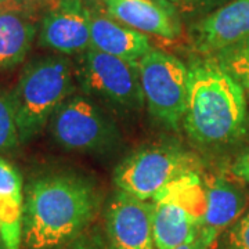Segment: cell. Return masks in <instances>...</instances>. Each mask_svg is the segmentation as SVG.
<instances>
[{
    "label": "cell",
    "instance_id": "cell-1",
    "mask_svg": "<svg viewBox=\"0 0 249 249\" xmlns=\"http://www.w3.org/2000/svg\"><path fill=\"white\" fill-rule=\"evenodd\" d=\"M103 204L100 187L78 172H53L27 187L22 248L62 249L88 231Z\"/></svg>",
    "mask_w": 249,
    "mask_h": 249
},
{
    "label": "cell",
    "instance_id": "cell-2",
    "mask_svg": "<svg viewBox=\"0 0 249 249\" xmlns=\"http://www.w3.org/2000/svg\"><path fill=\"white\" fill-rule=\"evenodd\" d=\"M188 93L181 127L202 148H224L249 130L247 90L214 60L196 55L187 64Z\"/></svg>",
    "mask_w": 249,
    "mask_h": 249
},
{
    "label": "cell",
    "instance_id": "cell-3",
    "mask_svg": "<svg viewBox=\"0 0 249 249\" xmlns=\"http://www.w3.org/2000/svg\"><path fill=\"white\" fill-rule=\"evenodd\" d=\"M75 89V65L67 55L52 54L28 62L10 91L21 144L43 132Z\"/></svg>",
    "mask_w": 249,
    "mask_h": 249
},
{
    "label": "cell",
    "instance_id": "cell-4",
    "mask_svg": "<svg viewBox=\"0 0 249 249\" xmlns=\"http://www.w3.org/2000/svg\"><path fill=\"white\" fill-rule=\"evenodd\" d=\"M199 170V160L178 144L152 142L134 150L114 172L116 188L142 201H151L170 183Z\"/></svg>",
    "mask_w": 249,
    "mask_h": 249
},
{
    "label": "cell",
    "instance_id": "cell-5",
    "mask_svg": "<svg viewBox=\"0 0 249 249\" xmlns=\"http://www.w3.org/2000/svg\"><path fill=\"white\" fill-rule=\"evenodd\" d=\"M73 65L76 82L86 96L122 114H137L145 107L139 64L90 47L78 55Z\"/></svg>",
    "mask_w": 249,
    "mask_h": 249
},
{
    "label": "cell",
    "instance_id": "cell-6",
    "mask_svg": "<svg viewBox=\"0 0 249 249\" xmlns=\"http://www.w3.org/2000/svg\"><path fill=\"white\" fill-rule=\"evenodd\" d=\"M157 249H176L198 231L205 213V178L199 170L184 175L151 199Z\"/></svg>",
    "mask_w": 249,
    "mask_h": 249
},
{
    "label": "cell",
    "instance_id": "cell-7",
    "mask_svg": "<svg viewBox=\"0 0 249 249\" xmlns=\"http://www.w3.org/2000/svg\"><path fill=\"white\" fill-rule=\"evenodd\" d=\"M49 132L64 150L83 154H108L122 145L119 127L97 103L72 94L49 122Z\"/></svg>",
    "mask_w": 249,
    "mask_h": 249
},
{
    "label": "cell",
    "instance_id": "cell-8",
    "mask_svg": "<svg viewBox=\"0 0 249 249\" xmlns=\"http://www.w3.org/2000/svg\"><path fill=\"white\" fill-rule=\"evenodd\" d=\"M144 103L155 122L180 130L186 114L188 67L178 57L152 47L139 61Z\"/></svg>",
    "mask_w": 249,
    "mask_h": 249
},
{
    "label": "cell",
    "instance_id": "cell-9",
    "mask_svg": "<svg viewBox=\"0 0 249 249\" xmlns=\"http://www.w3.org/2000/svg\"><path fill=\"white\" fill-rule=\"evenodd\" d=\"M104 232L114 249H157L152 202L116 188L104 211Z\"/></svg>",
    "mask_w": 249,
    "mask_h": 249
},
{
    "label": "cell",
    "instance_id": "cell-10",
    "mask_svg": "<svg viewBox=\"0 0 249 249\" xmlns=\"http://www.w3.org/2000/svg\"><path fill=\"white\" fill-rule=\"evenodd\" d=\"M37 45L62 55H79L90 49L88 0H55L37 31Z\"/></svg>",
    "mask_w": 249,
    "mask_h": 249
},
{
    "label": "cell",
    "instance_id": "cell-11",
    "mask_svg": "<svg viewBox=\"0 0 249 249\" xmlns=\"http://www.w3.org/2000/svg\"><path fill=\"white\" fill-rule=\"evenodd\" d=\"M198 55H213L249 36V0H230L198 18L188 31Z\"/></svg>",
    "mask_w": 249,
    "mask_h": 249
},
{
    "label": "cell",
    "instance_id": "cell-12",
    "mask_svg": "<svg viewBox=\"0 0 249 249\" xmlns=\"http://www.w3.org/2000/svg\"><path fill=\"white\" fill-rule=\"evenodd\" d=\"M109 17L145 35L176 40L183 35L180 11L168 0H96Z\"/></svg>",
    "mask_w": 249,
    "mask_h": 249
},
{
    "label": "cell",
    "instance_id": "cell-13",
    "mask_svg": "<svg viewBox=\"0 0 249 249\" xmlns=\"http://www.w3.org/2000/svg\"><path fill=\"white\" fill-rule=\"evenodd\" d=\"M90 11V47L122 58L124 61L139 64L152 49L150 36L127 27L109 17L96 3L88 0Z\"/></svg>",
    "mask_w": 249,
    "mask_h": 249
},
{
    "label": "cell",
    "instance_id": "cell-14",
    "mask_svg": "<svg viewBox=\"0 0 249 249\" xmlns=\"http://www.w3.org/2000/svg\"><path fill=\"white\" fill-rule=\"evenodd\" d=\"M205 213L198 231L213 242L247 212L249 201L245 190L226 175L205 178Z\"/></svg>",
    "mask_w": 249,
    "mask_h": 249
},
{
    "label": "cell",
    "instance_id": "cell-15",
    "mask_svg": "<svg viewBox=\"0 0 249 249\" xmlns=\"http://www.w3.org/2000/svg\"><path fill=\"white\" fill-rule=\"evenodd\" d=\"M24 204L22 176L0 157V234L6 249H22Z\"/></svg>",
    "mask_w": 249,
    "mask_h": 249
},
{
    "label": "cell",
    "instance_id": "cell-16",
    "mask_svg": "<svg viewBox=\"0 0 249 249\" xmlns=\"http://www.w3.org/2000/svg\"><path fill=\"white\" fill-rule=\"evenodd\" d=\"M36 35L32 11L13 10L0 14V72L16 68L27 58Z\"/></svg>",
    "mask_w": 249,
    "mask_h": 249
},
{
    "label": "cell",
    "instance_id": "cell-17",
    "mask_svg": "<svg viewBox=\"0 0 249 249\" xmlns=\"http://www.w3.org/2000/svg\"><path fill=\"white\" fill-rule=\"evenodd\" d=\"M214 60L245 90L249 89V36L213 54Z\"/></svg>",
    "mask_w": 249,
    "mask_h": 249
},
{
    "label": "cell",
    "instance_id": "cell-18",
    "mask_svg": "<svg viewBox=\"0 0 249 249\" xmlns=\"http://www.w3.org/2000/svg\"><path fill=\"white\" fill-rule=\"evenodd\" d=\"M19 144L11 94L9 90L0 86V152L13 151Z\"/></svg>",
    "mask_w": 249,
    "mask_h": 249
},
{
    "label": "cell",
    "instance_id": "cell-19",
    "mask_svg": "<svg viewBox=\"0 0 249 249\" xmlns=\"http://www.w3.org/2000/svg\"><path fill=\"white\" fill-rule=\"evenodd\" d=\"M211 249H249V209L220 234Z\"/></svg>",
    "mask_w": 249,
    "mask_h": 249
},
{
    "label": "cell",
    "instance_id": "cell-20",
    "mask_svg": "<svg viewBox=\"0 0 249 249\" xmlns=\"http://www.w3.org/2000/svg\"><path fill=\"white\" fill-rule=\"evenodd\" d=\"M62 249H114L111 247L103 227L91 226L88 231L80 234L78 238Z\"/></svg>",
    "mask_w": 249,
    "mask_h": 249
},
{
    "label": "cell",
    "instance_id": "cell-21",
    "mask_svg": "<svg viewBox=\"0 0 249 249\" xmlns=\"http://www.w3.org/2000/svg\"><path fill=\"white\" fill-rule=\"evenodd\" d=\"M227 1L230 0H188L187 16H194L198 18L204 17L211 11L226 4Z\"/></svg>",
    "mask_w": 249,
    "mask_h": 249
},
{
    "label": "cell",
    "instance_id": "cell-22",
    "mask_svg": "<svg viewBox=\"0 0 249 249\" xmlns=\"http://www.w3.org/2000/svg\"><path fill=\"white\" fill-rule=\"evenodd\" d=\"M231 173L241 181H245L249 184V151L241 154L237 160H234L231 166Z\"/></svg>",
    "mask_w": 249,
    "mask_h": 249
},
{
    "label": "cell",
    "instance_id": "cell-23",
    "mask_svg": "<svg viewBox=\"0 0 249 249\" xmlns=\"http://www.w3.org/2000/svg\"><path fill=\"white\" fill-rule=\"evenodd\" d=\"M39 6L32 0H0V14L13 10H29L34 11Z\"/></svg>",
    "mask_w": 249,
    "mask_h": 249
},
{
    "label": "cell",
    "instance_id": "cell-24",
    "mask_svg": "<svg viewBox=\"0 0 249 249\" xmlns=\"http://www.w3.org/2000/svg\"><path fill=\"white\" fill-rule=\"evenodd\" d=\"M213 245V241H211L209 238H206L205 235H202L199 231H196V234L191 240H188L176 249H211Z\"/></svg>",
    "mask_w": 249,
    "mask_h": 249
},
{
    "label": "cell",
    "instance_id": "cell-25",
    "mask_svg": "<svg viewBox=\"0 0 249 249\" xmlns=\"http://www.w3.org/2000/svg\"><path fill=\"white\" fill-rule=\"evenodd\" d=\"M172 4L176 6V9L180 11L181 17L183 16H187V9H188V0H168Z\"/></svg>",
    "mask_w": 249,
    "mask_h": 249
},
{
    "label": "cell",
    "instance_id": "cell-26",
    "mask_svg": "<svg viewBox=\"0 0 249 249\" xmlns=\"http://www.w3.org/2000/svg\"><path fill=\"white\" fill-rule=\"evenodd\" d=\"M32 1H35V3H39V4H42V3H47V1H55V0H32Z\"/></svg>",
    "mask_w": 249,
    "mask_h": 249
},
{
    "label": "cell",
    "instance_id": "cell-27",
    "mask_svg": "<svg viewBox=\"0 0 249 249\" xmlns=\"http://www.w3.org/2000/svg\"><path fill=\"white\" fill-rule=\"evenodd\" d=\"M0 249H6V247H4V242H3V238H1V234H0Z\"/></svg>",
    "mask_w": 249,
    "mask_h": 249
},
{
    "label": "cell",
    "instance_id": "cell-28",
    "mask_svg": "<svg viewBox=\"0 0 249 249\" xmlns=\"http://www.w3.org/2000/svg\"><path fill=\"white\" fill-rule=\"evenodd\" d=\"M247 97H248V100H249V89L247 90Z\"/></svg>",
    "mask_w": 249,
    "mask_h": 249
}]
</instances>
